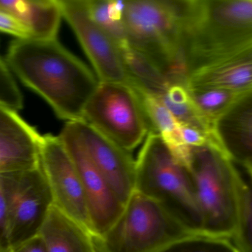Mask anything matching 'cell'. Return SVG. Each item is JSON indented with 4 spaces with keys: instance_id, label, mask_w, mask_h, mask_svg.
<instances>
[{
    "instance_id": "6da1fadb",
    "label": "cell",
    "mask_w": 252,
    "mask_h": 252,
    "mask_svg": "<svg viewBox=\"0 0 252 252\" xmlns=\"http://www.w3.org/2000/svg\"><path fill=\"white\" fill-rule=\"evenodd\" d=\"M7 66L50 105L61 119L83 121L100 81L90 68L56 39L25 38L9 47Z\"/></svg>"
},
{
    "instance_id": "7a4b0ae2",
    "label": "cell",
    "mask_w": 252,
    "mask_h": 252,
    "mask_svg": "<svg viewBox=\"0 0 252 252\" xmlns=\"http://www.w3.org/2000/svg\"><path fill=\"white\" fill-rule=\"evenodd\" d=\"M182 20L188 75L252 50V0H182Z\"/></svg>"
},
{
    "instance_id": "3957f363",
    "label": "cell",
    "mask_w": 252,
    "mask_h": 252,
    "mask_svg": "<svg viewBox=\"0 0 252 252\" xmlns=\"http://www.w3.org/2000/svg\"><path fill=\"white\" fill-rule=\"evenodd\" d=\"M204 235L164 203L135 190L113 226L93 241L97 252H165Z\"/></svg>"
},
{
    "instance_id": "277c9868",
    "label": "cell",
    "mask_w": 252,
    "mask_h": 252,
    "mask_svg": "<svg viewBox=\"0 0 252 252\" xmlns=\"http://www.w3.org/2000/svg\"><path fill=\"white\" fill-rule=\"evenodd\" d=\"M190 173L206 235L231 240L236 231L243 176L230 157L211 146L191 147Z\"/></svg>"
},
{
    "instance_id": "5b68a950",
    "label": "cell",
    "mask_w": 252,
    "mask_h": 252,
    "mask_svg": "<svg viewBox=\"0 0 252 252\" xmlns=\"http://www.w3.org/2000/svg\"><path fill=\"white\" fill-rule=\"evenodd\" d=\"M124 22L129 44L152 61L172 84L186 85L183 27L174 1H125Z\"/></svg>"
},
{
    "instance_id": "8992f818",
    "label": "cell",
    "mask_w": 252,
    "mask_h": 252,
    "mask_svg": "<svg viewBox=\"0 0 252 252\" xmlns=\"http://www.w3.org/2000/svg\"><path fill=\"white\" fill-rule=\"evenodd\" d=\"M135 190L164 203L204 234L190 173L156 132L148 133L136 161Z\"/></svg>"
},
{
    "instance_id": "52a82bcc",
    "label": "cell",
    "mask_w": 252,
    "mask_h": 252,
    "mask_svg": "<svg viewBox=\"0 0 252 252\" xmlns=\"http://www.w3.org/2000/svg\"><path fill=\"white\" fill-rule=\"evenodd\" d=\"M83 121L128 152L151 130L139 95L124 83L100 82L84 108Z\"/></svg>"
},
{
    "instance_id": "ba28073f",
    "label": "cell",
    "mask_w": 252,
    "mask_h": 252,
    "mask_svg": "<svg viewBox=\"0 0 252 252\" xmlns=\"http://www.w3.org/2000/svg\"><path fill=\"white\" fill-rule=\"evenodd\" d=\"M0 176L7 201L11 249L38 235L53 204V196L40 164Z\"/></svg>"
},
{
    "instance_id": "9c48e42d",
    "label": "cell",
    "mask_w": 252,
    "mask_h": 252,
    "mask_svg": "<svg viewBox=\"0 0 252 252\" xmlns=\"http://www.w3.org/2000/svg\"><path fill=\"white\" fill-rule=\"evenodd\" d=\"M39 160L53 196V205L93 236L85 193L76 167L59 136H41Z\"/></svg>"
},
{
    "instance_id": "30bf717a",
    "label": "cell",
    "mask_w": 252,
    "mask_h": 252,
    "mask_svg": "<svg viewBox=\"0 0 252 252\" xmlns=\"http://www.w3.org/2000/svg\"><path fill=\"white\" fill-rule=\"evenodd\" d=\"M63 17L70 25L100 82L132 85L118 44L90 16L87 0H58Z\"/></svg>"
},
{
    "instance_id": "8fae6325",
    "label": "cell",
    "mask_w": 252,
    "mask_h": 252,
    "mask_svg": "<svg viewBox=\"0 0 252 252\" xmlns=\"http://www.w3.org/2000/svg\"><path fill=\"white\" fill-rule=\"evenodd\" d=\"M81 179L90 213L93 237L106 233L118 220L124 205L97 170L70 122L59 136Z\"/></svg>"
},
{
    "instance_id": "7c38bea8",
    "label": "cell",
    "mask_w": 252,
    "mask_h": 252,
    "mask_svg": "<svg viewBox=\"0 0 252 252\" xmlns=\"http://www.w3.org/2000/svg\"><path fill=\"white\" fill-rule=\"evenodd\" d=\"M69 122L97 170L125 205L135 191L136 161L86 121Z\"/></svg>"
},
{
    "instance_id": "4fadbf2b",
    "label": "cell",
    "mask_w": 252,
    "mask_h": 252,
    "mask_svg": "<svg viewBox=\"0 0 252 252\" xmlns=\"http://www.w3.org/2000/svg\"><path fill=\"white\" fill-rule=\"evenodd\" d=\"M41 136L17 112L0 105V174L38 167Z\"/></svg>"
},
{
    "instance_id": "5bb4252c",
    "label": "cell",
    "mask_w": 252,
    "mask_h": 252,
    "mask_svg": "<svg viewBox=\"0 0 252 252\" xmlns=\"http://www.w3.org/2000/svg\"><path fill=\"white\" fill-rule=\"evenodd\" d=\"M188 89L217 88L252 94V50L192 71Z\"/></svg>"
},
{
    "instance_id": "9a60e30c",
    "label": "cell",
    "mask_w": 252,
    "mask_h": 252,
    "mask_svg": "<svg viewBox=\"0 0 252 252\" xmlns=\"http://www.w3.org/2000/svg\"><path fill=\"white\" fill-rule=\"evenodd\" d=\"M38 235L47 252H97L93 235L53 204Z\"/></svg>"
},
{
    "instance_id": "2e32d148",
    "label": "cell",
    "mask_w": 252,
    "mask_h": 252,
    "mask_svg": "<svg viewBox=\"0 0 252 252\" xmlns=\"http://www.w3.org/2000/svg\"><path fill=\"white\" fill-rule=\"evenodd\" d=\"M218 133L231 159L252 170V94L219 123Z\"/></svg>"
},
{
    "instance_id": "e0dca14e",
    "label": "cell",
    "mask_w": 252,
    "mask_h": 252,
    "mask_svg": "<svg viewBox=\"0 0 252 252\" xmlns=\"http://www.w3.org/2000/svg\"><path fill=\"white\" fill-rule=\"evenodd\" d=\"M0 9L21 22L29 31L31 38L56 39L63 17L58 0H0Z\"/></svg>"
},
{
    "instance_id": "ac0fdd59",
    "label": "cell",
    "mask_w": 252,
    "mask_h": 252,
    "mask_svg": "<svg viewBox=\"0 0 252 252\" xmlns=\"http://www.w3.org/2000/svg\"><path fill=\"white\" fill-rule=\"evenodd\" d=\"M126 71L132 81L133 88L161 97L172 85L168 77L145 55L128 42L119 47Z\"/></svg>"
},
{
    "instance_id": "d6986e66",
    "label": "cell",
    "mask_w": 252,
    "mask_h": 252,
    "mask_svg": "<svg viewBox=\"0 0 252 252\" xmlns=\"http://www.w3.org/2000/svg\"><path fill=\"white\" fill-rule=\"evenodd\" d=\"M195 106L213 128L250 95L217 88L188 89Z\"/></svg>"
},
{
    "instance_id": "ffe728a7",
    "label": "cell",
    "mask_w": 252,
    "mask_h": 252,
    "mask_svg": "<svg viewBox=\"0 0 252 252\" xmlns=\"http://www.w3.org/2000/svg\"><path fill=\"white\" fill-rule=\"evenodd\" d=\"M93 20L102 28L118 47L127 42L124 22L125 1L87 0Z\"/></svg>"
},
{
    "instance_id": "44dd1931",
    "label": "cell",
    "mask_w": 252,
    "mask_h": 252,
    "mask_svg": "<svg viewBox=\"0 0 252 252\" xmlns=\"http://www.w3.org/2000/svg\"><path fill=\"white\" fill-rule=\"evenodd\" d=\"M231 241L239 252H252V181L243 178L238 226Z\"/></svg>"
},
{
    "instance_id": "7402d4cb",
    "label": "cell",
    "mask_w": 252,
    "mask_h": 252,
    "mask_svg": "<svg viewBox=\"0 0 252 252\" xmlns=\"http://www.w3.org/2000/svg\"><path fill=\"white\" fill-rule=\"evenodd\" d=\"M23 96L7 63L0 57V105L17 112L23 108Z\"/></svg>"
},
{
    "instance_id": "603a6c76",
    "label": "cell",
    "mask_w": 252,
    "mask_h": 252,
    "mask_svg": "<svg viewBox=\"0 0 252 252\" xmlns=\"http://www.w3.org/2000/svg\"><path fill=\"white\" fill-rule=\"evenodd\" d=\"M188 252H239L232 241L204 235L188 244Z\"/></svg>"
},
{
    "instance_id": "cb8c5ba5",
    "label": "cell",
    "mask_w": 252,
    "mask_h": 252,
    "mask_svg": "<svg viewBox=\"0 0 252 252\" xmlns=\"http://www.w3.org/2000/svg\"><path fill=\"white\" fill-rule=\"evenodd\" d=\"M0 31L17 37L19 39L31 38L26 28L16 18L0 9Z\"/></svg>"
},
{
    "instance_id": "d4e9b609",
    "label": "cell",
    "mask_w": 252,
    "mask_h": 252,
    "mask_svg": "<svg viewBox=\"0 0 252 252\" xmlns=\"http://www.w3.org/2000/svg\"><path fill=\"white\" fill-rule=\"evenodd\" d=\"M10 249L7 201L0 176V252H7Z\"/></svg>"
},
{
    "instance_id": "484cf974",
    "label": "cell",
    "mask_w": 252,
    "mask_h": 252,
    "mask_svg": "<svg viewBox=\"0 0 252 252\" xmlns=\"http://www.w3.org/2000/svg\"><path fill=\"white\" fill-rule=\"evenodd\" d=\"M7 252H47L39 235L10 249Z\"/></svg>"
},
{
    "instance_id": "4316f807",
    "label": "cell",
    "mask_w": 252,
    "mask_h": 252,
    "mask_svg": "<svg viewBox=\"0 0 252 252\" xmlns=\"http://www.w3.org/2000/svg\"><path fill=\"white\" fill-rule=\"evenodd\" d=\"M247 172H248L249 175H250V179H251L252 181V170H248Z\"/></svg>"
}]
</instances>
